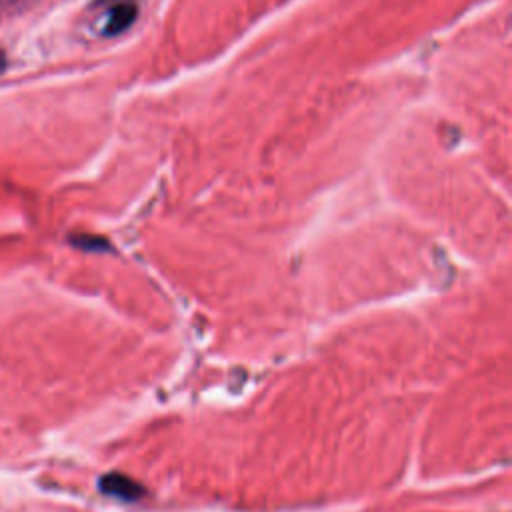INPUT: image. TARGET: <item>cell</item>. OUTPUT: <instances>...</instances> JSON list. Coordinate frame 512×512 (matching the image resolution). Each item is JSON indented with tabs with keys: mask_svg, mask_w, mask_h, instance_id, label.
<instances>
[{
	"mask_svg": "<svg viewBox=\"0 0 512 512\" xmlns=\"http://www.w3.org/2000/svg\"><path fill=\"white\" fill-rule=\"evenodd\" d=\"M118 2H132V0H96V4H118Z\"/></svg>",
	"mask_w": 512,
	"mask_h": 512,
	"instance_id": "cell-3",
	"label": "cell"
},
{
	"mask_svg": "<svg viewBox=\"0 0 512 512\" xmlns=\"http://www.w3.org/2000/svg\"><path fill=\"white\" fill-rule=\"evenodd\" d=\"M6 68V58H4V54L0 52V72Z\"/></svg>",
	"mask_w": 512,
	"mask_h": 512,
	"instance_id": "cell-4",
	"label": "cell"
},
{
	"mask_svg": "<svg viewBox=\"0 0 512 512\" xmlns=\"http://www.w3.org/2000/svg\"><path fill=\"white\" fill-rule=\"evenodd\" d=\"M100 490L124 500H136L142 496V486H138L132 478L118 474V472H110L106 476L100 478Z\"/></svg>",
	"mask_w": 512,
	"mask_h": 512,
	"instance_id": "cell-2",
	"label": "cell"
},
{
	"mask_svg": "<svg viewBox=\"0 0 512 512\" xmlns=\"http://www.w3.org/2000/svg\"><path fill=\"white\" fill-rule=\"evenodd\" d=\"M136 16H138V8H136L134 2H118V4H112L110 10H108V16H106L102 34L114 36V34H120V32L128 30V28L134 24Z\"/></svg>",
	"mask_w": 512,
	"mask_h": 512,
	"instance_id": "cell-1",
	"label": "cell"
}]
</instances>
